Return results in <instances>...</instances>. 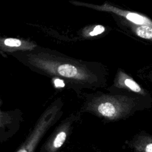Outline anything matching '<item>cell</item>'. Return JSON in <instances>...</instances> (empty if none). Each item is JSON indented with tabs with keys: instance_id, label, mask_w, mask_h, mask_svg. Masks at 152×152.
<instances>
[{
	"instance_id": "cell-1",
	"label": "cell",
	"mask_w": 152,
	"mask_h": 152,
	"mask_svg": "<svg viewBox=\"0 0 152 152\" xmlns=\"http://www.w3.org/2000/svg\"><path fill=\"white\" fill-rule=\"evenodd\" d=\"M27 62L33 68L49 76L61 78L73 84L90 88L103 84L104 77L80 62L48 53H30Z\"/></svg>"
},
{
	"instance_id": "cell-2",
	"label": "cell",
	"mask_w": 152,
	"mask_h": 152,
	"mask_svg": "<svg viewBox=\"0 0 152 152\" xmlns=\"http://www.w3.org/2000/svg\"><path fill=\"white\" fill-rule=\"evenodd\" d=\"M136 102L132 97L104 94L94 99L88 108L99 116L116 120L128 115L135 107Z\"/></svg>"
},
{
	"instance_id": "cell-3",
	"label": "cell",
	"mask_w": 152,
	"mask_h": 152,
	"mask_svg": "<svg viewBox=\"0 0 152 152\" xmlns=\"http://www.w3.org/2000/svg\"><path fill=\"white\" fill-rule=\"evenodd\" d=\"M58 105H52L43 113L33 131L17 152H33L43 135L56 119L59 112Z\"/></svg>"
},
{
	"instance_id": "cell-4",
	"label": "cell",
	"mask_w": 152,
	"mask_h": 152,
	"mask_svg": "<svg viewBox=\"0 0 152 152\" xmlns=\"http://www.w3.org/2000/svg\"><path fill=\"white\" fill-rule=\"evenodd\" d=\"M93 8L100 10V11H109L114 12L118 15H121L125 18H126L129 21L136 24L138 25H146L148 26L152 27V21L148 18H147L145 16H143L142 15H140L139 14L126 11H123L121 9L117 8L113 6H112L110 4H104L101 6L95 5L92 6Z\"/></svg>"
},
{
	"instance_id": "cell-5",
	"label": "cell",
	"mask_w": 152,
	"mask_h": 152,
	"mask_svg": "<svg viewBox=\"0 0 152 152\" xmlns=\"http://www.w3.org/2000/svg\"><path fill=\"white\" fill-rule=\"evenodd\" d=\"M115 83L117 87L127 89L142 96L146 95L145 91L132 78L121 71L118 73Z\"/></svg>"
},
{
	"instance_id": "cell-6",
	"label": "cell",
	"mask_w": 152,
	"mask_h": 152,
	"mask_svg": "<svg viewBox=\"0 0 152 152\" xmlns=\"http://www.w3.org/2000/svg\"><path fill=\"white\" fill-rule=\"evenodd\" d=\"M36 46V45L32 42L15 38H7L1 40V49L5 52L32 50Z\"/></svg>"
},
{
	"instance_id": "cell-7",
	"label": "cell",
	"mask_w": 152,
	"mask_h": 152,
	"mask_svg": "<svg viewBox=\"0 0 152 152\" xmlns=\"http://www.w3.org/2000/svg\"><path fill=\"white\" fill-rule=\"evenodd\" d=\"M132 145L136 152H152V135H138L134 140Z\"/></svg>"
},
{
	"instance_id": "cell-8",
	"label": "cell",
	"mask_w": 152,
	"mask_h": 152,
	"mask_svg": "<svg viewBox=\"0 0 152 152\" xmlns=\"http://www.w3.org/2000/svg\"><path fill=\"white\" fill-rule=\"evenodd\" d=\"M66 137L67 133L66 130H61L59 132H58L51 144L50 150L53 152L59 148L64 143Z\"/></svg>"
},
{
	"instance_id": "cell-9",
	"label": "cell",
	"mask_w": 152,
	"mask_h": 152,
	"mask_svg": "<svg viewBox=\"0 0 152 152\" xmlns=\"http://www.w3.org/2000/svg\"><path fill=\"white\" fill-rule=\"evenodd\" d=\"M136 34L140 37L150 39H152V27L146 25H141L135 29Z\"/></svg>"
},
{
	"instance_id": "cell-10",
	"label": "cell",
	"mask_w": 152,
	"mask_h": 152,
	"mask_svg": "<svg viewBox=\"0 0 152 152\" xmlns=\"http://www.w3.org/2000/svg\"><path fill=\"white\" fill-rule=\"evenodd\" d=\"M104 30H105L104 27H103V26H101V25H97V26H96L93 28V30L91 31L88 33V36H97L98 34H102Z\"/></svg>"
}]
</instances>
